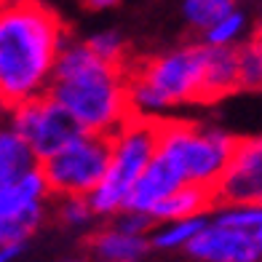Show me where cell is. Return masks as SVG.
I'll list each match as a JSON object with an SVG mask.
<instances>
[{
	"instance_id": "cell-11",
	"label": "cell",
	"mask_w": 262,
	"mask_h": 262,
	"mask_svg": "<svg viewBox=\"0 0 262 262\" xmlns=\"http://www.w3.org/2000/svg\"><path fill=\"white\" fill-rule=\"evenodd\" d=\"M180 187H185L177 166L163 156V152H156L152 161L147 163V169L142 171V177L137 180L134 190L126 198L123 211H134V214H150V209L161 204L166 195L177 193Z\"/></svg>"
},
{
	"instance_id": "cell-8",
	"label": "cell",
	"mask_w": 262,
	"mask_h": 262,
	"mask_svg": "<svg viewBox=\"0 0 262 262\" xmlns=\"http://www.w3.org/2000/svg\"><path fill=\"white\" fill-rule=\"evenodd\" d=\"M46 185L35 166L14 185L0 187V244H25L46 217Z\"/></svg>"
},
{
	"instance_id": "cell-5",
	"label": "cell",
	"mask_w": 262,
	"mask_h": 262,
	"mask_svg": "<svg viewBox=\"0 0 262 262\" xmlns=\"http://www.w3.org/2000/svg\"><path fill=\"white\" fill-rule=\"evenodd\" d=\"M235 147V137L193 121L161 118L158 152L169 158L185 185L217 187Z\"/></svg>"
},
{
	"instance_id": "cell-19",
	"label": "cell",
	"mask_w": 262,
	"mask_h": 262,
	"mask_svg": "<svg viewBox=\"0 0 262 262\" xmlns=\"http://www.w3.org/2000/svg\"><path fill=\"white\" fill-rule=\"evenodd\" d=\"M238 56V78H241V89H262V54L252 43L235 46Z\"/></svg>"
},
{
	"instance_id": "cell-10",
	"label": "cell",
	"mask_w": 262,
	"mask_h": 262,
	"mask_svg": "<svg viewBox=\"0 0 262 262\" xmlns=\"http://www.w3.org/2000/svg\"><path fill=\"white\" fill-rule=\"evenodd\" d=\"M187 252L204 262H257L262 257L252 235L211 222L187 244Z\"/></svg>"
},
{
	"instance_id": "cell-9",
	"label": "cell",
	"mask_w": 262,
	"mask_h": 262,
	"mask_svg": "<svg viewBox=\"0 0 262 262\" xmlns=\"http://www.w3.org/2000/svg\"><path fill=\"white\" fill-rule=\"evenodd\" d=\"M217 206H262V137H235L233 156L217 187Z\"/></svg>"
},
{
	"instance_id": "cell-4",
	"label": "cell",
	"mask_w": 262,
	"mask_h": 262,
	"mask_svg": "<svg viewBox=\"0 0 262 262\" xmlns=\"http://www.w3.org/2000/svg\"><path fill=\"white\" fill-rule=\"evenodd\" d=\"M161 118L131 115L113 134V156H110L107 174H104L102 185L86 198L94 214L123 211L128 193L134 190L137 180L147 169L152 156L158 152Z\"/></svg>"
},
{
	"instance_id": "cell-16",
	"label": "cell",
	"mask_w": 262,
	"mask_h": 262,
	"mask_svg": "<svg viewBox=\"0 0 262 262\" xmlns=\"http://www.w3.org/2000/svg\"><path fill=\"white\" fill-rule=\"evenodd\" d=\"M185 19L195 30H211L217 21H222L228 14L235 11L233 0H185Z\"/></svg>"
},
{
	"instance_id": "cell-20",
	"label": "cell",
	"mask_w": 262,
	"mask_h": 262,
	"mask_svg": "<svg viewBox=\"0 0 262 262\" xmlns=\"http://www.w3.org/2000/svg\"><path fill=\"white\" fill-rule=\"evenodd\" d=\"M244 32V14L241 11H233L222 21H217L211 30H206V46H214V49H230V46L241 38Z\"/></svg>"
},
{
	"instance_id": "cell-22",
	"label": "cell",
	"mask_w": 262,
	"mask_h": 262,
	"mask_svg": "<svg viewBox=\"0 0 262 262\" xmlns=\"http://www.w3.org/2000/svg\"><path fill=\"white\" fill-rule=\"evenodd\" d=\"M56 217L64 225H70V228H80V225L91 222L94 211H91L86 198H62V204L56 209Z\"/></svg>"
},
{
	"instance_id": "cell-23",
	"label": "cell",
	"mask_w": 262,
	"mask_h": 262,
	"mask_svg": "<svg viewBox=\"0 0 262 262\" xmlns=\"http://www.w3.org/2000/svg\"><path fill=\"white\" fill-rule=\"evenodd\" d=\"M21 249H25V244H3L0 246V262H14L21 254Z\"/></svg>"
},
{
	"instance_id": "cell-7",
	"label": "cell",
	"mask_w": 262,
	"mask_h": 262,
	"mask_svg": "<svg viewBox=\"0 0 262 262\" xmlns=\"http://www.w3.org/2000/svg\"><path fill=\"white\" fill-rule=\"evenodd\" d=\"M6 123L14 134L21 137V142L32 150L38 163L54 158L56 152H62L86 134L75 118L62 104H56L49 94L8 110Z\"/></svg>"
},
{
	"instance_id": "cell-3",
	"label": "cell",
	"mask_w": 262,
	"mask_h": 262,
	"mask_svg": "<svg viewBox=\"0 0 262 262\" xmlns=\"http://www.w3.org/2000/svg\"><path fill=\"white\" fill-rule=\"evenodd\" d=\"M206 75V46L190 43L150 59H128L126 83L131 115L161 118V110L177 104H201Z\"/></svg>"
},
{
	"instance_id": "cell-26",
	"label": "cell",
	"mask_w": 262,
	"mask_h": 262,
	"mask_svg": "<svg viewBox=\"0 0 262 262\" xmlns=\"http://www.w3.org/2000/svg\"><path fill=\"white\" fill-rule=\"evenodd\" d=\"M0 115H3V113H0Z\"/></svg>"
},
{
	"instance_id": "cell-2",
	"label": "cell",
	"mask_w": 262,
	"mask_h": 262,
	"mask_svg": "<svg viewBox=\"0 0 262 262\" xmlns=\"http://www.w3.org/2000/svg\"><path fill=\"white\" fill-rule=\"evenodd\" d=\"M49 97L62 104L86 134L113 137L128 118L126 64H110L86 43H67L56 59Z\"/></svg>"
},
{
	"instance_id": "cell-17",
	"label": "cell",
	"mask_w": 262,
	"mask_h": 262,
	"mask_svg": "<svg viewBox=\"0 0 262 262\" xmlns=\"http://www.w3.org/2000/svg\"><path fill=\"white\" fill-rule=\"evenodd\" d=\"M214 222L222 225V228H233V230H241L246 235H252L254 244L262 252V206H244V209L222 211Z\"/></svg>"
},
{
	"instance_id": "cell-1",
	"label": "cell",
	"mask_w": 262,
	"mask_h": 262,
	"mask_svg": "<svg viewBox=\"0 0 262 262\" xmlns=\"http://www.w3.org/2000/svg\"><path fill=\"white\" fill-rule=\"evenodd\" d=\"M67 30L40 0H0V113L46 97Z\"/></svg>"
},
{
	"instance_id": "cell-13",
	"label": "cell",
	"mask_w": 262,
	"mask_h": 262,
	"mask_svg": "<svg viewBox=\"0 0 262 262\" xmlns=\"http://www.w3.org/2000/svg\"><path fill=\"white\" fill-rule=\"evenodd\" d=\"M214 187H198V185H185L177 193L166 195L161 204L150 209L152 222H182V220H195L204 211L214 209Z\"/></svg>"
},
{
	"instance_id": "cell-24",
	"label": "cell",
	"mask_w": 262,
	"mask_h": 262,
	"mask_svg": "<svg viewBox=\"0 0 262 262\" xmlns=\"http://www.w3.org/2000/svg\"><path fill=\"white\" fill-rule=\"evenodd\" d=\"M89 8H107V6H115L118 0H83Z\"/></svg>"
},
{
	"instance_id": "cell-12",
	"label": "cell",
	"mask_w": 262,
	"mask_h": 262,
	"mask_svg": "<svg viewBox=\"0 0 262 262\" xmlns=\"http://www.w3.org/2000/svg\"><path fill=\"white\" fill-rule=\"evenodd\" d=\"M233 91H241L235 46H230V49L206 46V75H204V99H201V104H214Z\"/></svg>"
},
{
	"instance_id": "cell-14",
	"label": "cell",
	"mask_w": 262,
	"mask_h": 262,
	"mask_svg": "<svg viewBox=\"0 0 262 262\" xmlns=\"http://www.w3.org/2000/svg\"><path fill=\"white\" fill-rule=\"evenodd\" d=\"M91 252L107 259V262H134L150 249V241L145 235H128L118 228H107L99 230L89 238Z\"/></svg>"
},
{
	"instance_id": "cell-21",
	"label": "cell",
	"mask_w": 262,
	"mask_h": 262,
	"mask_svg": "<svg viewBox=\"0 0 262 262\" xmlns=\"http://www.w3.org/2000/svg\"><path fill=\"white\" fill-rule=\"evenodd\" d=\"M86 46H89L91 54H97L99 59H104V62H110V64H126L128 62L126 59V43L118 32H99V35H94L91 40H86Z\"/></svg>"
},
{
	"instance_id": "cell-6",
	"label": "cell",
	"mask_w": 262,
	"mask_h": 262,
	"mask_svg": "<svg viewBox=\"0 0 262 262\" xmlns=\"http://www.w3.org/2000/svg\"><path fill=\"white\" fill-rule=\"evenodd\" d=\"M113 156V137L83 134L54 158L38 163L51 195L89 198L107 174Z\"/></svg>"
},
{
	"instance_id": "cell-18",
	"label": "cell",
	"mask_w": 262,
	"mask_h": 262,
	"mask_svg": "<svg viewBox=\"0 0 262 262\" xmlns=\"http://www.w3.org/2000/svg\"><path fill=\"white\" fill-rule=\"evenodd\" d=\"M206 228V222L195 217V220H182V222H174L171 228H166L161 233H156L150 238V246L156 249H177V246H187L193 238Z\"/></svg>"
},
{
	"instance_id": "cell-15",
	"label": "cell",
	"mask_w": 262,
	"mask_h": 262,
	"mask_svg": "<svg viewBox=\"0 0 262 262\" xmlns=\"http://www.w3.org/2000/svg\"><path fill=\"white\" fill-rule=\"evenodd\" d=\"M35 166L38 161H35L32 150L21 142L19 134L8 128V123L0 121V187L14 185Z\"/></svg>"
},
{
	"instance_id": "cell-25",
	"label": "cell",
	"mask_w": 262,
	"mask_h": 262,
	"mask_svg": "<svg viewBox=\"0 0 262 262\" xmlns=\"http://www.w3.org/2000/svg\"><path fill=\"white\" fill-rule=\"evenodd\" d=\"M249 43H252L254 46V49L262 54V21H259V27L254 30V35H252V40H249Z\"/></svg>"
}]
</instances>
